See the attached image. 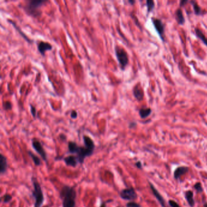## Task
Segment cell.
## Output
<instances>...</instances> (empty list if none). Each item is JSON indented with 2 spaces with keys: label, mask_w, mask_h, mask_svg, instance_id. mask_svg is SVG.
<instances>
[{
  "label": "cell",
  "mask_w": 207,
  "mask_h": 207,
  "mask_svg": "<svg viewBox=\"0 0 207 207\" xmlns=\"http://www.w3.org/2000/svg\"><path fill=\"white\" fill-rule=\"evenodd\" d=\"M63 207H76L77 192L74 186L65 185L60 191Z\"/></svg>",
  "instance_id": "obj_1"
},
{
  "label": "cell",
  "mask_w": 207,
  "mask_h": 207,
  "mask_svg": "<svg viewBox=\"0 0 207 207\" xmlns=\"http://www.w3.org/2000/svg\"><path fill=\"white\" fill-rule=\"evenodd\" d=\"M68 152L72 154H77L79 163L83 164L85 158L92 156L94 151L90 150L86 146H80L75 142L69 141L68 142Z\"/></svg>",
  "instance_id": "obj_2"
},
{
  "label": "cell",
  "mask_w": 207,
  "mask_h": 207,
  "mask_svg": "<svg viewBox=\"0 0 207 207\" xmlns=\"http://www.w3.org/2000/svg\"><path fill=\"white\" fill-rule=\"evenodd\" d=\"M31 181L33 185V191L32 196L35 199L34 207H42L45 201V196L42 190V188L38 181L37 179L33 176L31 178Z\"/></svg>",
  "instance_id": "obj_3"
},
{
  "label": "cell",
  "mask_w": 207,
  "mask_h": 207,
  "mask_svg": "<svg viewBox=\"0 0 207 207\" xmlns=\"http://www.w3.org/2000/svg\"><path fill=\"white\" fill-rule=\"evenodd\" d=\"M47 1L45 0H31L26 4L24 9L27 15L33 17H37L41 15L42 13L41 7Z\"/></svg>",
  "instance_id": "obj_4"
},
{
  "label": "cell",
  "mask_w": 207,
  "mask_h": 207,
  "mask_svg": "<svg viewBox=\"0 0 207 207\" xmlns=\"http://www.w3.org/2000/svg\"><path fill=\"white\" fill-rule=\"evenodd\" d=\"M115 52L117 59L122 70H124L129 62L128 55L124 48L120 46H115Z\"/></svg>",
  "instance_id": "obj_5"
},
{
  "label": "cell",
  "mask_w": 207,
  "mask_h": 207,
  "mask_svg": "<svg viewBox=\"0 0 207 207\" xmlns=\"http://www.w3.org/2000/svg\"><path fill=\"white\" fill-rule=\"evenodd\" d=\"M120 197L124 200L132 201L137 199V194L132 187L122 190L120 192Z\"/></svg>",
  "instance_id": "obj_6"
},
{
  "label": "cell",
  "mask_w": 207,
  "mask_h": 207,
  "mask_svg": "<svg viewBox=\"0 0 207 207\" xmlns=\"http://www.w3.org/2000/svg\"><path fill=\"white\" fill-rule=\"evenodd\" d=\"M32 146L33 150H34L40 156L42 159L45 162H47V154L43 148L41 143L39 140L37 138H33L32 140Z\"/></svg>",
  "instance_id": "obj_7"
},
{
  "label": "cell",
  "mask_w": 207,
  "mask_h": 207,
  "mask_svg": "<svg viewBox=\"0 0 207 207\" xmlns=\"http://www.w3.org/2000/svg\"><path fill=\"white\" fill-rule=\"evenodd\" d=\"M152 23L154 24L155 28L156 29L157 31L158 32L160 37L162 38V40H164V25L163 23L159 19L157 18H152Z\"/></svg>",
  "instance_id": "obj_8"
},
{
  "label": "cell",
  "mask_w": 207,
  "mask_h": 207,
  "mask_svg": "<svg viewBox=\"0 0 207 207\" xmlns=\"http://www.w3.org/2000/svg\"><path fill=\"white\" fill-rule=\"evenodd\" d=\"M37 48L40 54L44 56L47 51H51L52 49V46L49 43L40 41L37 43Z\"/></svg>",
  "instance_id": "obj_9"
},
{
  "label": "cell",
  "mask_w": 207,
  "mask_h": 207,
  "mask_svg": "<svg viewBox=\"0 0 207 207\" xmlns=\"http://www.w3.org/2000/svg\"><path fill=\"white\" fill-rule=\"evenodd\" d=\"M63 160L66 166L73 168H75L79 163L77 157L74 155H69L68 156H66L63 158Z\"/></svg>",
  "instance_id": "obj_10"
},
{
  "label": "cell",
  "mask_w": 207,
  "mask_h": 207,
  "mask_svg": "<svg viewBox=\"0 0 207 207\" xmlns=\"http://www.w3.org/2000/svg\"><path fill=\"white\" fill-rule=\"evenodd\" d=\"M148 183H149V185H150V188L152 192V194L156 197V198L157 199L158 202H159L160 204L161 205V206L162 207H166L165 200L164 199H163L162 196L160 194V192L157 191V190L155 186H154V185L152 184H151L150 182H148Z\"/></svg>",
  "instance_id": "obj_11"
},
{
  "label": "cell",
  "mask_w": 207,
  "mask_h": 207,
  "mask_svg": "<svg viewBox=\"0 0 207 207\" xmlns=\"http://www.w3.org/2000/svg\"><path fill=\"white\" fill-rule=\"evenodd\" d=\"M8 168V163L6 157L2 153L0 154V173L4 174L7 172Z\"/></svg>",
  "instance_id": "obj_12"
},
{
  "label": "cell",
  "mask_w": 207,
  "mask_h": 207,
  "mask_svg": "<svg viewBox=\"0 0 207 207\" xmlns=\"http://www.w3.org/2000/svg\"><path fill=\"white\" fill-rule=\"evenodd\" d=\"M188 170H189V168L187 166H182L177 167L174 172V179L176 180L179 179L182 175L186 174V173L188 171Z\"/></svg>",
  "instance_id": "obj_13"
},
{
  "label": "cell",
  "mask_w": 207,
  "mask_h": 207,
  "mask_svg": "<svg viewBox=\"0 0 207 207\" xmlns=\"http://www.w3.org/2000/svg\"><path fill=\"white\" fill-rule=\"evenodd\" d=\"M83 140L85 146L87 147L88 148L90 149V150H93V151L95 150V143L93 139L91 138L89 136H86V135H84V136H83Z\"/></svg>",
  "instance_id": "obj_14"
},
{
  "label": "cell",
  "mask_w": 207,
  "mask_h": 207,
  "mask_svg": "<svg viewBox=\"0 0 207 207\" xmlns=\"http://www.w3.org/2000/svg\"><path fill=\"white\" fill-rule=\"evenodd\" d=\"M133 94H134V97H136V99L137 100L141 101L143 100V95H144L143 91L139 85H136L134 87V88L133 89Z\"/></svg>",
  "instance_id": "obj_15"
},
{
  "label": "cell",
  "mask_w": 207,
  "mask_h": 207,
  "mask_svg": "<svg viewBox=\"0 0 207 207\" xmlns=\"http://www.w3.org/2000/svg\"><path fill=\"white\" fill-rule=\"evenodd\" d=\"M185 197L186 201L188 203L191 207H193L195 205V202L194 199V193L191 190H188L185 192Z\"/></svg>",
  "instance_id": "obj_16"
},
{
  "label": "cell",
  "mask_w": 207,
  "mask_h": 207,
  "mask_svg": "<svg viewBox=\"0 0 207 207\" xmlns=\"http://www.w3.org/2000/svg\"><path fill=\"white\" fill-rule=\"evenodd\" d=\"M27 154L32 160L33 164H34L36 166H40L41 165V159L37 156H36L34 153H33L31 151H28Z\"/></svg>",
  "instance_id": "obj_17"
},
{
  "label": "cell",
  "mask_w": 207,
  "mask_h": 207,
  "mask_svg": "<svg viewBox=\"0 0 207 207\" xmlns=\"http://www.w3.org/2000/svg\"><path fill=\"white\" fill-rule=\"evenodd\" d=\"M8 21L9 22V23H11V24H12V25L13 26V27H15V29H16V30L19 32V33H20V34L21 35V37L23 38H25V39L28 42V43H32L33 41H32V40H31V39H29V38L26 35H25V33H24L22 31H21V29L20 28H19V27L18 26H17V24L15 23V22H14V21H13L12 20H9H9H8Z\"/></svg>",
  "instance_id": "obj_18"
},
{
  "label": "cell",
  "mask_w": 207,
  "mask_h": 207,
  "mask_svg": "<svg viewBox=\"0 0 207 207\" xmlns=\"http://www.w3.org/2000/svg\"><path fill=\"white\" fill-rule=\"evenodd\" d=\"M176 18L177 21L180 25H183L185 23V18L180 9H178L176 12Z\"/></svg>",
  "instance_id": "obj_19"
},
{
  "label": "cell",
  "mask_w": 207,
  "mask_h": 207,
  "mask_svg": "<svg viewBox=\"0 0 207 207\" xmlns=\"http://www.w3.org/2000/svg\"><path fill=\"white\" fill-rule=\"evenodd\" d=\"M151 109L149 108H142L139 110V114L142 118H145L150 115Z\"/></svg>",
  "instance_id": "obj_20"
},
{
  "label": "cell",
  "mask_w": 207,
  "mask_h": 207,
  "mask_svg": "<svg viewBox=\"0 0 207 207\" xmlns=\"http://www.w3.org/2000/svg\"><path fill=\"white\" fill-rule=\"evenodd\" d=\"M195 32L196 33V35L205 43V45H206L207 46V38L205 36L204 33L202 32L200 29H197V28L195 29Z\"/></svg>",
  "instance_id": "obj_21"
},
{
  "label": "cell",
  "mask_w": 207,
  "mask_h": 207,
  "mask_svg": "<svg viewBox=\"0 0 207 207\" xmlns=\"http://www.w3.org/2000/svg\"><path fill=\"white\" fill-rule=\"evenodd\" d=\"M12 200V196L10 194L6 193L1 197V201L4 204H8Z\"/></svg>",
  "instance_id": "obj_22"
},
{
  "label": "cell",
  "mask_w": 207,
  "mask_h": 207,
  "mask_svg": "<svg viewBox=\"0 0 207 207\" xmlns=\"http://www.w3.org/2000/svg\"><path fill=\"white\" fill-rule=\"evenodd\" d=\"M3 108L5 110H10L12 108V104L11 102H4L3 103Z\"/></svg>",
  "instance_id": "obj_23"
},
{
  "label": "cell",
  "mask_w": 207,
  "mask_h": 207,
  "mask_svg": "<svg viewBox=\"0 0 207 207\" xmlns=\"http://www.w3.org/2000/svg\"><path fill=\"white\" fill-rule=\"evenodd\" d=\"M146 5L148 7V11L150 12L154 7V3L152 1H146Z\"/></svg>",
  "instance_id": "obj_24"
},
{
  "label": "cell",
  "mask_w": 207,
  "mask_h": 207,
  "mask_svg": "<svg viewBox=\"0 0 207 207\" xmlns=\"http://www.w3.org/2000/svg\"><path fill=\"white\" fill-rule=\"evenodd\" d=\"M193 8H194V12L196 15H199V14H200L201 13L200 7L199 6L198 4H197L196 3L193 2Z\"/></svg>",
  "instance_id": "obj_25"
},
{
  "label": "cell",
  "mask_w": 207,
  "mask_h": 207,
  "mask_svg": "<svg viewBox=\"0 0 207 207\" xmlns=\"http://www.w3.org/2000/svg\"><path fill=\"white\" fill-rule=\"evenodd\" d=\"M126 207H141V205L135 202H129L126 205Z\"/></svg>",
  "instance_id": "obj_26"
},
{
  "label": "cell",
  "mask_w": 207,
  "mask_h": 207,
  "mask_svg": "<svg viewBox=\"0 0 207 207\" xmlns=\"http://www.w3.org/2000/svg\"><path fill=\"white\" fill-rule=\"evenodd\" d=\"M195 190L197 191V192H201L203 191V189H202V185H201V184L199 182L198 183H196V184L194 185V186Z\"/></svg>",
  "instance_id": "obj_27"
},
{
  "label": "cell",
  "mask_w": 207,
  "mask_h": 207,
  "mask_svg": "<svg viewBox=\"0 0 207 207\" xmlns=\"http://www.w3.org/2000/svg\"><path fill=\"white\" fill-rule=\"evenodd\" d=\"M30 110H31V114L33 116V118H36V116H37V110H36V108L35 106H33L30 104Z\"/></svg>",
  "instance_id": "obj_28"
},
{
  "label": "cell",
  "mask_w": 207,
  "mask_h": 207,
  "mask_svg": "<svg viewBox=\"0 0 207 207\" xmlns=\"http://www.w3.org/2000/svg\"><path fill=\"white\" fill-rule=\"evenodd\" d=\"M168 203H169V205L171 207H180V205L178 204L176 201L173 200H170L169 202H168Z\"/></svg>",
  "instance_id": "obj_29"
},
{
  "label": "cell",
  "mask_w": 207,
  "mask_h": 207,
  "mask_svg": "<svg viewBox=\"0 0 207 207\" xmlns=\"http://www.w3.org/2000/svg\"><path fill=\"white\" fill-rule=\"evenodd\" d=\"M77 116H78V114L76 112V110H72V112L71 113V117L73 119H76L77 118Z\"/></svg>",
  "instance_id": "obj_30"
},
{
  "label": "cell",
  "mask_w": 207,
  "mask_h": 207,
  "mask_svg": "<svg viewBox=\"0 0 207 207\" xmlns=\"http://www.w3.org/2000/svg\"><path fill=\"white\" fill-rule=\"evenodd\" d=\"M112 201V200L110 199L106 202H102L100 205V207H106V203H108V202H111Z\"/></svg>",
  "instance_id": "obj_31"
},
{
  "label": "cell",
  "mask_w": 207,
  "mask_h": 207,
  "mask_svg": "<svg viewBox=\"0 0 207 207\" xmlns=\"http://www.w3.org/2000/svg\"><path fill=\"white\" fill-rule=\"evenodd\" d=\"M136 166H137V168H139V169H142V164L140 161H137L136 163Z\"/></svg>",
  "instance_id": "obj_32"
},
{
  "label": "cell",
  "mask_w": 207,
  "mask_h": 207,
  "mask_svg": "<svg viewBox=\"0 0 207 207\" xmlns=\"http://www.w3.org/2000/svg\"><path fill=\"white\" fill-rule=\"evenodd\" d=\"M59 137H60V138L61 139V140H63V141H65L66 140V136H65V134H60V136H59Z\"/></svg>",
  "instance_id": "obj_33"
},
{
  "label": "cell",
  "mask_w": 207,
  "mask_h": 207,
  "mask_svg": "<svg viewBox=\"0 0 207 207\" xmlns=\"http://www.w3.org/2000/svg\"><path fill=\"white\" fill-rule=\"evenodd\" d=\"M42 207H50V206H49V205H44V206H42Z\"/></svg>",
  "instance_id": "obj_34"
},
{
  "label": "cell",
  "mask_w": 207,
  "mask_h": 207,
  "mask_svg": "<svg viewBox=\"0 0 207 207\" xmlns=\"http://www.w3.org/2000/svg\"><path fill=\"white\" fill-rule=\"evenodd\" d=\"M129 3H132V4H133V3H135V1H129Z\"/></svg>",
  "instance_id": "obj_35"
},
{
  "label": "cell",
  "mask_w": 207,
  "mask_h": 207,
  "mask_svg": "<svg viewBox=\"0 0 207 207\" xmlns=\"http://www.w3.org/2000/svg\"><path fill=\"white\" fill-rule=\"evenodd\" d=\"M204 207H207V203H205L204 204Z\"/></svg>",
  "instance_id": "obj_36"
},
{
  "label": "cell",
  "mask_w": 207,
  "mask_h": 207,
  "mask_svg": "<svg viewBox=\"0 0 207 207\" xmlns=\"http://www.w3.org/2000/svg\"><path fill=\"white\" fill-rule=\"evenodd\" d=\"M116 207H123V206H117Z\"/></svg>",
  "instance_id": "obj_37"
}]
</instances>
